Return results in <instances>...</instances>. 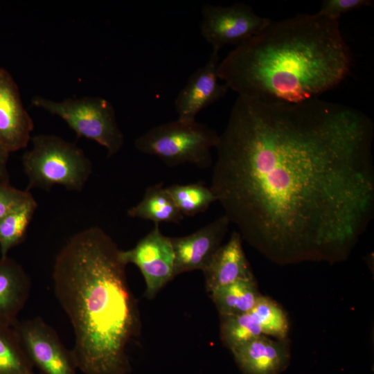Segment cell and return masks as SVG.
<instances>
[{"label":"cell","mask_w":374,"mask_h":374,"mask_svg":"<svg viewBox=\"0 0 374 374\" xmlns=\"http://www.w3.org/2000/svg\"><path fill=\"white\" fill-rule=\"evenodd\" d=\"M159 224L154 227L132 249L121 250L120 256L127 265H135L143 274L145 296L152 299L174 277L175 253L170 238L162 234Z\"/></svg>","instance_id":"cell-8"},{"label":"cell","mask_w":374,"mask_h":374,"mask_svg":"<svg viewBox=\"0 0 374 374\" xmlns=\"http://www.w3.org/2000/svg\"><path fill=\"white\" fill-rule=\"evenodd\" d=\"M37 203L31 195L19 206L0 218V251L1 258L21 243L37 209Z\"/></svg>","instance_id":"cell-18"},{"label":"cell","mask_w":374,"mask_h":374,"mask_svg":"<svg viewBox=\"0 0 374 374\" xmlns=\"http://www.w3.org/2000/svg\"><path fill=\"white\" fill-rule=\"evenodd\" d=\"M112 238L94 226L72 236L53 267L55 294L72 325L71 356L84 374H127L139 332L136 301Z\"/></svg>","instance_id":"cell-2"},{"label":"cell","mask_w":374,"mask_h":374,"mask_svg":"<svg viewBox=\"0 0 374 374\" xmlns=\"http://www.w3.org/2000/svg\"><path fill=\"white\" fill-rule=\"evenodd\" d=\"M127 215L159 224L161 222L179 224L184 215L161 184L148 186L142 200L129 208Z\"/></svg>","instance_id":"cell-17"},{"label":"cell","mask_w":374,"mask_h":374,"mask_svg":"<svg viewBox=\"0 0 374 374\" xmlns=\"http://www.w3.org/2000/svg\"><path fill=\"white\" fill-rule=\"evenodd\" d=\"M220 317L250 312L261 295L255 278L235 281L210 293Z\"/></svg>","instance_id":"cell-16"},{"label":"cell","mask_w":374,"mask_h":374,"mask_svg":"<svg viewBox=\"0 0 374 374\" xmlns=\"http://www.w3.org/2000/svg\"><path fill=\"white\" fill-rule=\"evenodd\" d=\"M30 291V280L21 267L8 257L0 259V324L14 326Z\"/></svg>","instance_id":"cell-15"},{"label":"cell","mask_w":374,"mask_h":374,"mask_svg":"<svg viewBox=\"0 0 374 374\" xmlns=\"http://www.w3.org/2000/svg\"><path fill=\"white\" fill-rule=\"evenodd\" d=\"M220 337L229 350L262 335L261 328L250 312L229 317H220Z\"/></svg>","instance_id":"cell-22"},{"label":"cell","mask_w":374,"mask_h":374,"mask_svg":"<svg viewBox=\"0 0 374 374\" xmlns=\"http://www.w3.org/2000/svg\"><path fill=\"white\" fill-rule=\"evenodd\" d=\"M33 127L17 84L10 73L0 67V143L10 152L21 150L30 141Z\"/></svg>","instance_id":"cell-12"},{"label":"cell","mask_w":374,"mask_h":374,"mask_svg":"<svg viewBox=\"0 0 374 374\" xmlns=\"http://www.w3.org/2000/svg\"><path fill=\"white\" fill-rule=\"evenodd\" d=\"M352 57L338 20L318 12L271 21L221 62L220 80L240 97L300 103L337 87Z\"/></svg>","instance_id":"cell-3"},{"label":"cell","mask_w":374,"mask_h":374,"mask_svg":"<svg viewBox=\"0 0 374 374\" xmlns=\"http://www.w3.org/2000/svg\"><path fill=\"white\" fill-rule=\"evenodd\" d=\"M374 125L334 102L238 96L211 189L242 239L281 261L346 258L374 215Z\"/></svg>","instance_id":"cell-1"},{"label":"cell","mask_w":374,"mask_h":374,"mask_svg":"<svg viewBox=\"0 0 374 374\" xmlns=\"http://www.w3.org/2000/svg\"><path fill=\"white\" fill-rule=\"evenodd\" d=\"M243 374H280L290 358L287 339L260 335L231 350Z\"/></svg>","instance_id":"cell-13"},{"label":"cell","mask_w":374,"mask_h":374,"mask_svg":"<svg viewBox=\"0 0 374 374\" xmlns=\"http://www.w3.org/2000/svg\"><path fill=\"white\" fill-rule=\"evenodd\" d=\"M28 190L15 188L9 184L0 183V218L31 196Z\"/></svg>","instance_id":"cell-24"},{"label":"cell","mask_w":374,"mask_h":374,"mask_svg":"<svg viewBox=\"0 0 374 374\" xmlns=\"http://www.w3.org/2000/svg\"><path fill=\"white\" fill-rule=\"evenodd\" d=\"M219 138L206 125L177 119L150 129L136 139L134 147L170 167L189 163L206 168L213 163L211 149L216 148Z\"/></svg>","instance_id":"cell-5"},{"label":"cell","mask_w":374,"mask_h":374,"mask_svg":"<svg viewBox=\"0 0 374 374\" xmlns=\"http://www.w3.org/2000/svg\"><path fill=\"white\" fill-rule=\"evenodd\" d=\"M180 213L184 216H195L206 211L217 198L211 188L203 182L173 184L166 187Z\"/></svg>","instance_id":"cell-20"},{"label":"cell","mask_w":374,"mask_h":374,"mask_svg":"<svg viewBox=\"0 0 374 374\" xmlns=\"http://www.w3.org/2000/svg\"><path fill=\"white\" fill-rule=\"evenodd\" d=\"M14 328L31 363L45 374H76L71 353L41 318L17 321Z\"/></svg>","instance_id":"cell-9"},{"label":"cell","mask_w":374,"mask_h":374,"mask_svg":"<svg viewBox=\"0 0 374 374\" xmlns=\"http://www.w3.org/2000/svg\"><path fill=\"white\" fill-rule=\"evenodd\" d=\"M10 152L0 143V183L9 184L7 163Z\"/></svg>","instance_id":"cell-25"},{"label":"cell","mask_w":374,"mask_h":374,"mask_svg":"<svg viewBox=\"0 0 374 374\" xmlns=\"http://www.w3.org/2000/svg\"><path fill=\"white\" fill-rule=\"evenodd\" d=\"M201 14L200 33L213 49L219 51L226 44L238 46L248 40L271 21L269 18L258 15L244 3L228 6L206 3Z\"/></svg>","instance_id":"cell-7"},{"label":"cell","mask_w":374,"mask_h":374,"mask_svg":"<svg viewBox=\"0 0 374 374\" xmlns=\"http://www.w3.org/2000/svg\"><path fill=\"white\" fill-rule=\"evenodd\" d=\"M242 241L240 234L233 232L227 243L219 248L203 271L208 293L235 281L254 278Z\"/></svg>","instance_id":"cell-14"},{"label":"cell","mask_w":374,"mask_h":374,"mask_svg":"<svg viewBox=\"0 0 374 374\" xmlns=\"http://www.w3.org/2000/svg\"><path fill=\"white\" fill-rule=\"evenodd\" d=\"M230 224L224 215L190 235L170 238L175 253L174 277L196 269L203 271L222 246Z\"/></svg>","instance_id":"cell-11"},{"label":"cell","mask_w":374,"mask_h":374,"mask_svg":"<svg viewBox=\"0 0 374 374\" xmlns=\"http://www.w3.org/2000/svg\"><path fill=\"white\" fill-rule=\"evenodd\" d=\"M251 312L257 319L264 335L278 340L287 339L289 320L284 310L275 301L260 295Z\"/></svg>","instance_id":"cell-21"},{"label":"cell","mask_w":374,"mask_h":374,"mask_svg":"<svg viewBox=\"0 0 374 374\" xmlns=\"http://www.w3.org/2000/svg\"><path fill=\"white\" fill-rule=\"evenodd\" d=\"M31 103L62 118L78 137L92 140L104 147L108 157L116 154L124 143L112 103L101 97L85 96L55 101L35 96Z\"/></svg>","instance_id":"cell-6"},{"label":"cell","mask_w":374,"mask_h":374,"mask_svg":"<svg viewBox=\"0 0 374 374\" xmlns=\"http://www.w3.org/2000/svg\"><path fill=\"white\" fill-rule=\"evenodd\" d=\"M0 374H34L15 328L3 324H0Z\"/></svg>","instance_id":"cell-19"},{"label":"cell","mask_w":374,"mask_h":374,"mask_svg":"<svg viewBox=\"0 0 374 374\" xmlns=\"http://www.w3.org/2000/svg\"><path fill=\"white\" fill-rule=\"evenodd\" d=\"M32 148L22 157L27 190H50L60 185L80 191L92 172V163L75 144L55 135L31 137Z\"/></svg>","instance_id":"cell-4"},{"label":"cell","mask_w":374,"mask_h":374,"mask_svg":"<svg viewBox=\"0 0 374 374\" xmlns=\"http://www.w3.org/2000/svg\"><path fill=\"white\" fill-rule=\"evenodd\" d=\"M219 51L212 48L206 64L190 75L177 94L175 109L178 120L195 121L196 116L202 110L222 98L228 92L227 85L219 82Z\"/></svg>","instance_id":"cell-10"},{"label":"cell","mask_w":374,"mask_h":374,"mask_svg":"<svg viewBox=\"0 0 374 374\" xmlns=\"http://www.w3.org/2000/svg\"><path fill=\"white\" fill-rule=\"evenodd\" d=\"M371 5V0H324L317 12L339 21L343 14Z\"/></svg>","instance_id":"cell-23"}]
</instances>
